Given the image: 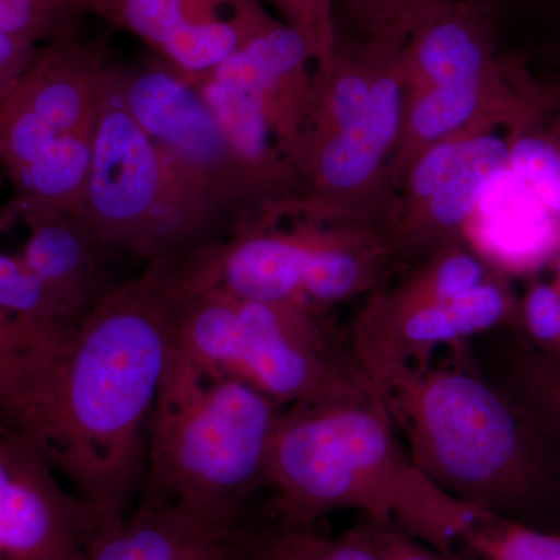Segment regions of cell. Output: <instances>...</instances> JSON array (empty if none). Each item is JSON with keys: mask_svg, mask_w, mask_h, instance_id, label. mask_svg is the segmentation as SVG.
<instances>
[{"mask_svg": "<svg viewBox=\"0 0 560 560\" xmlns=\"http://www.w3.org/2000/svg\"><path fill=\"white\" fill-rule=\"evenodd\" d=\"M415 466L453 499L501 515L533 485L528 442L508 401L474 372H412L386 397Z\"/></svg>", "mask_w": 560, "mask_h": 560, "instance_id": "cell-5", "label": "cell"}, {"mask_svg": "<svg viewBox=\"0 0 560 560\" xmlns=\"http://www.w3.org/2000/svg\"><path fill=\"white\" fill-rule=\"evenodd\" d=\"M555 270H556L555 283H556V285H558V289L560 290V250L558 253V256L555 257Z\"/></svg>", "mask_w": 560, "mask_h": 560, "instance_id": "cell-37", "label": "cell"}, {"mask_svg": "<svg viewBox=\"0 0 560 560\" xmlns=\"http://www.w3.org/2000/svg\"><path fill=\"white\" fill-rule=\"evenodd\" d=\"M110 51L108 35L46 44L16 88L18 106L58 136L94 131Z\"/></svg>", "mask_w": 560, "mask_h": 560, "instance_id": "cell-16", "label": "cell"}, {"mask_svg": "<svg viewBox=\"0 0 560 560\" xmlns=\"http://www.w3.org/2000/svg\"><path fill=\"white\" fill-rule=\"evenodd\" d=\"M168 264L172 345L201 371L249 383L283 407L375 390L311 305L237 300L191 280L178 257Z\"/></svg>", "mask_w": 560, "mask_h": 560, "instance_id": "cell-4", "label": "cell"}, {"mask_svg": "<svg viewBox=\"0 0 560 560\" xmlns=\"http://www.w3.org/2000/svg\"><path fill=\"white\" fill-rule=\"evenodd\" d=\"M521 312L534 340L545 348L560 350V290L555 282L533 283Z\"/></svg>", "mask_w": 560, "mask_h": 560, "instance_id": "cell-30", "label": "cell"}, {"mask_svg": "<svg viewBox=\"0 0 560 560\" xmlns=\"http://www.w3.org/2000/svg\"><path fill=\"white\" fill-rule=\"evenodd\" d=\"M105 533L38 442L0 415V560H84Z\"/></svg>", "mask_w": 560, "mask_h": 560, "instance_id": "cell-10", "label": "cell"}, {"mask_svg": "<svg viewBox=\"0 0 560 560\" xmlns=\"http://www.w3.org/2000/svg\"><path fill=\"white\" fill-rule=\"evenodd\" d=\"M20 219V206L10 200L0 206V235ZM0 312L39 329L68 331L79 318L50 293L21 257L0 249Z\"/></svg>", "mask_w": 560, "mask_h": 560, "instance_id": "cell-23", "label": "cell"}, {"mask_svg": "<svg viewBox=\"0 0 560 560\" xmlns=\"http://www.w3.org/2000/svg\"><path fill=\"white\" fill-rule=\"evenodd\" d=\"M466 231L471 248L493 270L523 271L555 260L560 250V219L510 171L490 186Z\"/></svg>", "mask_w": 560, "mask_h": 560, "instance_id": "cell-17", "label": "cell"}, {"mask_svg": "<svg viewBox=\"0 0 560 560\" xmlns=\"http://www.w3.org/2000/svg\"><path fill=\"white\" fill-rule=\"evenodd\" d=\"M453 0H345L346 11L361 36L408 38L419 22Z\"/></svg>", "mask_w": 560, "mask_h": 560, "instance_id": "cell-28", "label": "cell"}, {"mask_svg": "<svg viewBox=\"0 0 560 560\" xmlns=\"http://www.w3.org/2000/svg\"><path fill=\"white\" fill-rule=\"evenodd\" d=\"M396 267L399 261L383 228L352 221L315 223L302 296L319 312L382 289Z\"/></svg>", "mask_w": 560, "mask_h": 560, "instance_id": "cell-18", "label": "cell"}, {"mask_svg": "<svg viewBox=\"0 0 560 560\" xmlns=\"http://www.w3.org/2000/svg\"><path fill=\"white\" fill-rule=\"evenodd\" d=\"M556 86H552L555 90V102H552V108L550 110V116H548V124L552 128V131L560 138V77H558V81H556Z\"/></svg>", "mask_w": 560, "mask_h": 560, "instance_id": "cell-34", "label": "cell"}, {"mask_svg": "<svg viewBox=\"0 0 560 560\" xmlns=\"http://www.w3.org/2000/svg\"><path fill=\"white\" fill-rule=\"evenodd\" d=\"M20 219L27 226L28 237L18 256L77 318L81 319L119 283L110 280V264L117 256L105 248L80 215L20 206Z\"/></svg>", "mask_w": 560, "mask_h": 560, "instance_id": "cell-15", "label": "cell"}, {"mask_svg": "<svg viewBox=\"0 0 560 560\" xmlns=\"http://www.w3.org/2000/svg\"><path fill=\"white\" fill-rule=\"evenodd\" d=\"M280 18L311 44L315 66L329 60L337 47L338 32L335 0H268Z\"/></svg>", "mask_w": 560, "mask_h": 560, "instance_id": "cell-29", "label": "cell"}, {"mask_svg": "<svg viewBox=\"0 0 560 560\" xmlns=\"http://www.w3.org/2000/svg\"><path fill=\"white\" fill-rule=\"evenodd\" d=\"M287 407L173 348L151 412L142 501H172L235 537L249 500L270 489L272 442Z\"/></svg>", "mask_w": 560, "mask_h": 560, "instance_id": "cell-3", "label": "cell"}, {"mask_svg": "<svg viewBox=\"0 0 560 560\" xmlns=\"http://www.w3.org/2000/svg\"><path fill=\"white\" fill-rule=\"evenodd\" d=\"M497 21L489 0H453L419 22L401 50L405 103L499 68Z\"/></svg>", "mask_w": 560, "mask_h": 560, "instance_id": "cell-13", "label": "cell"}, {"mask_svg": "<svg viewBox=\"0 0 560 560\" xmlns=\"http://www.w3.org/2000/svg\"><path fill=\"white\" fill-rule=\"evenodd\" d=\"M14 105V91L13 94L7 98L5 102L0 105V136H2L3 128H5L7 120H9L11 109H13Z\"/></svg>", "mask_w": 560, "mask_h": 560, "instance_id": "cell-35", "label": "cell"}, {"mask_svg": "<svg viewBox=\"0 0 560 560\" xmlns=\"http://www.w3.org/2000/svg\"><path fill=\"white\" fill-rule=\"evenodd\" d=\"M114 256L150 264L228 235L179 186L124 101L120 65L103 80L90 186L80 213Z\"/></svg>", "mask_w": 560, "mask_h": 560, "instance_id": "cell-6", "label": "cell"}, {"mask_svg": "<svg viewBox=\"0 0 560 560\" xmlns=\"http://www.w3.org/2000/svg\"><path fill=\"white\" fill-rule=\"evenodd\" d=\"M517 301L508 280L495 271L460 296L423 307L394 308L374 294L361 308L353 329V355L374 389L386 397L438 346L455 345L510 323Z\"/></svg>", "mask_w": 560, "mask_h": 560, "instance_id": "cell-11", "label": "cell"}, {"mask_svg": "<svg viewBox=\"0 0 560 560\" xmlns=\"http://www.w3.org/2000/svg\"><path fill=\"white\" fill-rule=\"evenodd\" d=\"M394 423L377 390L287 407L268 475L280 528H308L331 512L359 511L452 558L482 511L425 477L400 447Z\"/></svg>", "mask_w": 560, "mask_h": 560, "instance_id": "cell-2", "label": "cell"}, {"mask_svg": "<svg viewBox=\"0 0 560 560\" xmlns=\"http://www.w3.org/2000/svg\"><path fill=\"white\" fill-rule=\"evenodd\" d=\"M510 171V138L492 132L444 140L420 153L399 184L386 234L399 265L415 268L456 243L490 186Z\"/></svg>", "mask_w": 560, "mask_h": 560, "instance_id": "cell-9", "label": "cell"}, {"mask_svg": "<svg viewBox=\"0 0 560 560\" xmlns=\"http://www.w3.org/2000/svg\"><path fill=\"white\" fill-rule=\"evenodd\" d=\"M84 14L83 0H0V32L46 46L75 36Z\"/></svg>", "mask_w": 560, "mask_h": 560, "instance_id": "cell-26", "label": "cell"}, {"mask_svg": "<svg viewBox=\"0 0 560 560\" xmlns=\"http://www.w3.org/2000/svg\"><path fill=\"white\" fill-rule=\"evenodd\" d=\"M382 560H453L393 526L364 521L352 529Z\"/></svg>", "mask_w": 560, "mask_h": 560, "instance_id": "cell-31", "label": "cell"}, {"mask_svg": "<svg viewBox=\"0 0 560 560\" xmlns=\"http://www.w3.org/2000/svg\"><path fill=\"white\" fill-rule=\"evenodd\" d=\"M124 101L184 191L228 238L278 226L275 202L231 145L197 88L160 58L120 66Z\"/></svg>", "mask_w": 560, "mask_h": 560, "instance_id": "cell-7", "label": "cell"}, {"mask_svg": "<svg viewBox=\"0 0 560 560\" xmlns=\"http://www.w3.org/2000/svg\"><path fill=\"white\" fill-rule=\"evenodd\" d=\"M92 160L94 131L58 136L38 160L10 176L14 200L20 206L80 215L90 186Z\"/></svg>", "mask_w": 560, "mask_h": 560, "instance_id": "cell-21", "label": "cell"}, {"mask_svg": "<svg viewBox=\"0 0 560 560\" xmlns=\"http://www.w3.org/2000/svg\"><path fill=\"white\" fill-rule=\"evenodd\" d=\"M490 3H492L493 7H495L497 10L501 9V5H517L521 0H489Z\"/></svg>", "mask_w": 560, "mask_h": 560, "instance_id": "cell-36", "label": "cell"}, {"mask_svg": "<svg viewBox=\"0 0 560 560\" xmlns=\"http://www.w3.org/2000/svg\"><path fill=\"white\" fill-rule=\"evenodd\" d=\"M172 349L167 257L116 283L70 330L25 425L106 533L145 481L151 412Z\"/></svg>", "mask_w": 560, "mask_h": 560, "instance_id": "cell-1", "label": "cell"}, {"mask_svg": "<svg viewBox=\"0 0 560 560\" xmlns=\"http://www.w3.org/2000/svg\"><path fill=\"white\" fill-rule=\"evenodd\" d=\"M235 537L210 528L172 501H142L103 534L84 560H220Z\"/></svg>", "mask_w": 560, "mask_h": 560, "instance_id": "cell-19", "label": "cell"}, {"mask_svg": "<svg viewBox=\"0 0 560 560\" xmlns=\"http://www.w3.org/2000/svg\"><path fill=\"white\" fill-rule=\"evenodd\" d=\"M555 91L540 84L517 51L504 57L499 68L475 79L438 88L405 103L399 145L390 164V178L399 184L412 161L444 140L508 131L548 119Z\"/></svg>", "mask_w": 560, "mask_h": 560, "instance_id": "cell-12", "label": "cell"}, {"mask_svg": "<svg viewBox=\"0 0 560 560\" xmlns=\"http://www.w3.org/2000/svg\"><path fill=\"white\" fill-rule=\"evenodd\" d=\"M220 560H260L254 548H243L237 540L231 545L230 550Z\"/></svg>", "mask_w": 560, "mask_h": 560, "instance_id": "cell-33", "label": "cell"}, {"mask_svg": "<svg viewBox=\"0 0 560 560\" xmlns=\"http://www.w3.org/2000/svg\"><path fill=\"white\" fill-rule=\"evenodd\" d=\"M515 7H528L539 33L529 49L517 50L526 61L534 58L556 66L560 75V0H521Z\"/></svg>", "mask_w": 560, "mask_h": 560, "instance_id": "cell-32", "label": "cell"}, {"mask_svg": "<svg viewBox=\"0 0 560 560\" xmlns=\"http://www.w3.org/2000/svg\"><path fill=\"white\" fill-rule=\"evenodd\" d=\"M246 0H83L95 14L160 54L187 27L230 16Z\"/></svg>", "mask_w": 560, "mask_h": 560, "instance_id": "cell-22", "label": "cell"}, {"mask_svg": "<svg viewBox=\"0 0 560 560\" xmlns=\"http://www.w3.org/2000/svg\"><path fill=\"white\" fill-rule=\"evenodd\" d=\"M482 560H560V536L481 512L466 539Z\"/></svg>", "mask_w": 560, "mask_h": 560, "instance_id": "cell-25", "label": "cell"}, {"mask_svg": "<svg viewBox=\"0 0 560 560\" xmlns=\"http://www.w3.org/2000/svg\"><path fill=\"white\" fill-rule=\"evenodd\" d=\"M311 44L283 21L272 20L212 73L241 84L259 101L280 156L307 128L312 98Z\"/></svg>", "mask_w": 560, "mask_h": 560, "instance_id": "cell-14", "label": "cell"}, {"mask_svg": "<svg viewBox=\"0 0 560 560\" xmlns=\"http://www.w3.org/2000/svg\"><path fill=\"white\" fill-rule=\"evenodd\" d=\"M404 46L390 55L359 116L327 135L304 132L283 154L290 178L287 217L386 230L397 200L390 164L404 125Z\"/></svg>", "mask_w": 560, "mask_h": 560, "instance_id": "cell-8", "label": "cell"}, {"mask_svg": "<svg viewBox=\"0 0 560 560\" xmlns=\"http://www.w3.org/2000/svg\"><path fill=\"white\" fill-rule=\"evenodd\" d=\"M70 330L39 329L0 312V415L22 430L46 393Z\"/></svg>", "mask_w": 560, "mask_h": 560, "instance_id": "cell-20", "label": "cell"}, {"mask_svg": "<svg viewBox=\"0 0 560 560\" xmlns=\"http://www.w3.org/2000/svg\"><path fill=\"white\" fill-rule=\"evenodd\" d=\"M254 551L260 560H382L353 530L331 539L307 528H279Z\"/></svg>", "mask_w": 560, "mask_h": 560, "instance_id": "cell-27", "label": "cell"}, {"mask_svg": "<svg viewBox=\"0 0 560 560\" xmlns=\"http://www.w3.org/2000/svg\"><path fill=\"white\" fill-rule=\"evenodd\" d=\"M510 172L560 219V138L548 120L510 131Z\"/></svg>", "mask_w": 560, "mask_h": 560, "instance_id": "cell-24", "label": "cell"}]
</instances>
